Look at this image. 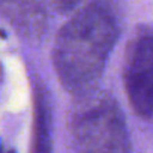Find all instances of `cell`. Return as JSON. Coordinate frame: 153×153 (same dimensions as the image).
<instances>
[{
    "label": "cell",
    "mask_w": 153,
    "mask_h": 153,
    "mask_svg": "<svg viewBox=\"0 0 153 153\" xmlns=\"http://www.w3.org/2000/svg\"><path fill=\"white\" fill-rule=\"evenodd\" d=\"M113 12L92 3L76 12L59 32L53 62L63 87L74 95L95 89L117 39Z\"/></svg>",
    "instance_id": "6da1fadb"
},
{
    "label": "cell",
    "mask_w": 153,
    "mask_h": 153,
    "mask_svg": "<svg viewBox=\"0 0 153 153\" xmlns=\"http://www.w3.org/2000/svg\"><path fill=\"white\" fill-rule=\"evenodd\" d=\"M71 134L75 153H131L120 107L110 93L98 89L76 96Z\"/></svg>",
    "instance_id": "7a4b0ae2"
},
{
    "label": "cell",
    "mask_w": 153,
    "mask_h": 153,
    "mask_svg": "<svg viewBox=\"0 0 153 153\" xmlns=\"http://www.w3.org/2000/svg\"><path fill=\"white\" fill-rule=\"evenodd\" d=\"M123 84L134 113L146 120L153 119V29L143 27L129 41Z\"/></svg>",
    "instance_id": "3957f363"
},
{
    "label": "cell",
    "mask_w": 153,
    "mask_h": 153,
    "mask_svg": "<svg viewBox=\"0 0 153 153\" xmlns=\"http://www.w3.org/2000/svg\"><path fill=\"white\" fill-rule=\"evenodd\" d=\"M86 0H53V3L56 6V9L62 14H68L75 11L76 8H80Z\"/></svg>",
    "instance_id": "5b68a950"
},
{
    "label": "cell",
    "mask_w": 153,
    "mask_h": 153,
    "mask_svg": "<svg viewBox=\"0 0 153 153\" xmlns=\"http://www.w3.org/2000/svg\"><path fill=\"white\" fill-rule=\"evenodd\" d=\"M33 153H51L50 137V111L42 92L36 95V119H35V143Z\"/></svg>",
    "instance_id": "277c9868"
}]
</instances>
